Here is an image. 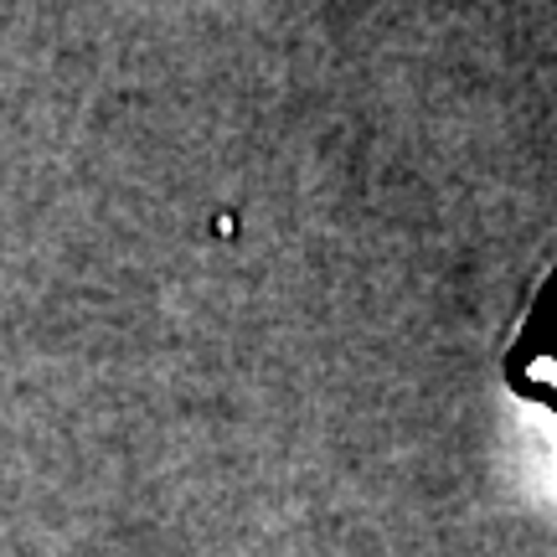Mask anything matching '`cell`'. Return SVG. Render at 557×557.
I'll list each match as a JSON object with an SVG mask.
<instances>
[{"label":"cell","mask_w":557,"mask_h":557,"mask_svg":"<svg viewBox=\"0 0 557 557\" xmlns=\"http://www.w3.org/2000/svg\"><path fill=\"white\" fill-rule=\"evenodd\" d=\"M500 377L527 408L557 423V253L537 274L511 336L500 346Z\"/></svg>","instance_id":"6da1fadb"}]
</instances>
